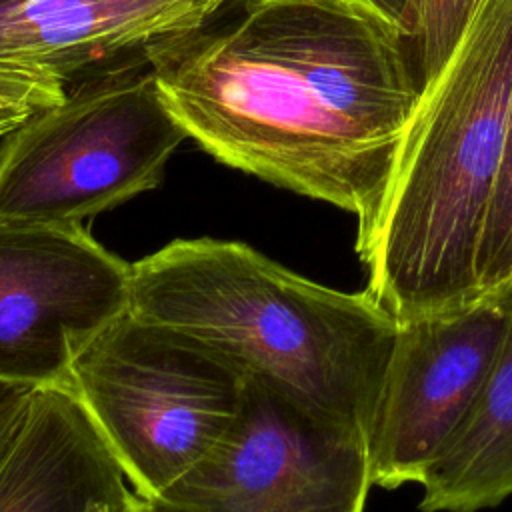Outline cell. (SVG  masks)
Segmentation results:
<instances>
[{
	"instance_id": "obj_1",
	"label": "cell",
	"mask_w": 512,
	"mask_h": 512,
	"mask_svg": "<svg viewBox=\"0 0 512 512\" xmlns=\"http://www.w3.org/2000/svg\"><path fill=\"white\" fill-rule=\"evenodd\" d=\"M148 54L162 98L218 162L364 226L422 84L406 36L350 0H234Z\"/></svg>"
},
{
	"instance_id": "obj_2",
	"label": "cell",
	"mask_w": 512,
	"mask_h": 512,
	"mask_svg": "<svg viewBox=\"0 0 512 512\" xmlns=\"http://www.w3.org/2000/svg\"><path fill=\"white\" fill-rule=\"evenodd\" d=\"M130 312L194 336L366 442L398 332L366 288H328L244 242L178 238L132 264Z\"/></svg>"
},
{
	"instance_id": "obj_3",
	"label": "cell",
	"mask_w": 512,
	"mask_h": 512,
	"mask_svg": "<svg viewBox=\"0 0 512 512\" xmlns=\"http://www.w3.org/2000/svg\"><path fill=\"white\" fill-rule=\"evenodd\" d=\"M512 114V0H484L422 88L372 218L358 226L366 290L398 320L482 298L478 252Z\"/></svg>"
},
{
	"instance_id": "obj_4",
	"label": "cell",
	"mask_w": 512,
	"mask_h": 512,
	"mask_svg": "<svg viewBox=\"0 0 512 512\" xmlns=\"http://www.w3.org/2000/svg\"><path fill=\"white\" fill-rule=\"evenodd\" d=\"M246 370L172 326L126 312L76 356L68 388L134 492L152 500L234 422Z\"/></svg>"
},
{
	"instance_id": "obj_5",
	"label": "cell",
	"mask_w": 512,
	"mask_h": 512,
	"mask_svg": "<svg viewBox=\"0 0 512 512\" xmlns=\"http://www.w3.org/2000/svg\"><path fill=\"white\" fill-rule=\"evenodd\" d=\"M188 134L150 64L66 88L0 146V220L82 222L154 190Z\"/></svg>"
},
{
	"instance_id": "obj_6",
	"label": "cell",
	"mask_w": 512,
	"mask_h": 512,
	"mask_svg": "<svg viewBox=\"0 0 512 512\" xmlns=\"http://www.w3.org/2000/svg\"><path fill=\"white\" fill-rule=\"evenodd\" d=\"M362 438L328 426L254 374L214 448L152 500V512H364Z\"/></svg>"
},
{
	"instance_id": "obj_7",
	"label": "cell",
	"mask_w": 512,
	"mask_h": 512,
	"mask_svg": "<svg viewBox=\"0 0 512 512\" xmlns=\"http://www.w3.org/2000/svg\"><path fill=\"white\" fill-rule=\"evenodd\" d=\"M132 306V264L82 222L0 220V382L68 386L82 348Z\"/></svg>"
},
{
	"instance_id": "obj_8",
	"label": "cell",
	"mask_w": 512,
	"mask_h": 512,
	"mask_svg": "<svg viewBox=\"0 0 512 512\" xmlns=\"http://www.w3.org/2000/svg\"><path fill=\"white\" fill-rule=\"evenodd\" d=\"M512 328V292L398 322L366 438L372 486L422 482L476 404Z\"/></svg>"
},
{
	"instance_id": "obj_9",
	"label": "cell",
	"mask_w": 512,
	"mask_h": 512,
	"mask_svg": "<svg viewBox=\"0 0 512 512\" xmlns=\"http://www.w3.org/2000/svg\"><path fill=\"white\" fill-rule=\"evenodd\" d=\"M208 20L202 0H0V62L72 86L148 64Z\"/></svg>"
},
{
	"instance_id": "obj_10",
	"label": "cell",
	"mask_w": 512,
	"mask_h": 512,
	"mask_svg": "<svg viewBox=\"0 0 512 512\" xmlns=\"http://www.w3.org/2000/svg\"><path fill=\"white\" fill-rule=\"evenodd\" d=\"M134 494L74 392L36 388L0 462V512H118Z\"/></svg>"
},
{
	"instance_id": "obj_11",
	"label": "cell",
	"mask_w": 512,
	"mask_h": 512,
	"mask_svg": "<svg viewBox=\"0 0 512 512\" xmlns=\"http://www.w3.org/2000/svg\"><path fill=\"white\" fill-rule=\"evenodd\" d=\"M420 486L422 512H480L512 496V328L476 404Z\"/></svg>"
},
{
	"instance_id": "obj_12",
	"label": "cell",
	"mask_w": 512,
	"mask_h": 512,
	"mask_svg": "<svg viewBox=\"0 0 512 512\" xmlns=\"http://www.w3.org/2000/svg\"><path fill=\"white\" fill-rule=\"evenodd\" d=\"M484 0H414L410 54L422 88L432 82Z\"/></svg>"
},
{
	"instance_id": "obj_13",
	"label": "cell",
	"mask_w": 512,
	"mask_h": 512,
	"mask_svg": "<svg viewBox=\"0 0 512 512\" xmlns=\"http://www.w3.org/2000/svg\"><path fill=\"white\" fill-rule=\"evenodd\" d=\"M478 280L482 296L512 292V114L482 228Z\"/></svg>"
},
{
	"instance_id": "obj_14",
	"label": "cell",
	"mask_w": 512,
	"mask_h": 512,
	"mask_svg": "<svg viewBox=\"0 0 512 512\" xmlns=\"http://www.w3.org/2000/svg\"><path fill=\"white\" fill-rule=\"evenodd\" d=\"M66 86L56 78L0 62V124L10 132L34 114L60 104Z\"/></svg>"
},
{
	"instance_id": "obj_15",
	"label": "cell",
	"mask_w": 512,
	"mask_h": 512,
	"mask_svg": "<svg viewBox=\"0 0 512 512\" xmlns=\"http://www.w3.org/2000/svg\"><path fill=\"white\" fill-rule=\"evenodd\" d=\"M32 388L0 382V462L12 446L32 398Z\"/></svg>"
},
{
	"instance_id": "obj_16",
	"label": "cell",
	"mask_w": 512,
	"mask_h": 512,
	"mask_svg": "<svg viewBox=\"0 0 512 512\" xmlns=\"http://www.w3.org/2000/svg\"><path fill=\"white\" fill-rule=\"evenodd\" d=\"M360 8L372 12L374 16L382 18L396 30H400L406 40L412 32V8L414 0H350Z\"/></svg>"
},
{
	"instance_id": "obj_17",
	"label": "cell",
	"mask_w": 512,
	"mask_h": 512,
	"mask_svg": "<svg viewBox=\"0 0 512 512\" xmlns=\"http://www.w3.org/2000/svg\"><path fill=\"white\" fill-rule=\"evenodd\" d=\"M118 512H152V510H150V504H148L144 498H140L138 494H134V496L130 498V502L124 504Z\"/></svg>"
},
{
	"instance_id": "obj_18",
	"label": "cell",
	"mask_w": 512,
	"mask_h": 512,
	"mask_svg": "<svg viewBox=\"0 0 512 512\" xmlns=\"http://www.w3.org/2000/svg\"><path fill=\"white\" fill-rule=\"evenodd\" d=\"M202 2H204V10H206L208 18H212L218 10H222L224 6H228L234 0H202Z\"/></svg>"
},
{
	"instance_id": "obj_19",
	"label": "cell",
	"mask_w": 512,
	"mask_h": 512,
	"mask_svg": "<svg viewBox=\"0 0 512 512\" xmlns=\"http://www.w3.org/2000/svg\"><path fill=\"white\" fill-rule=\"evenodd\" d=\"M10 134V130L8 128H4L2 124H0V138H4V136H8Z\"/></svg>"
}]
</instances>
